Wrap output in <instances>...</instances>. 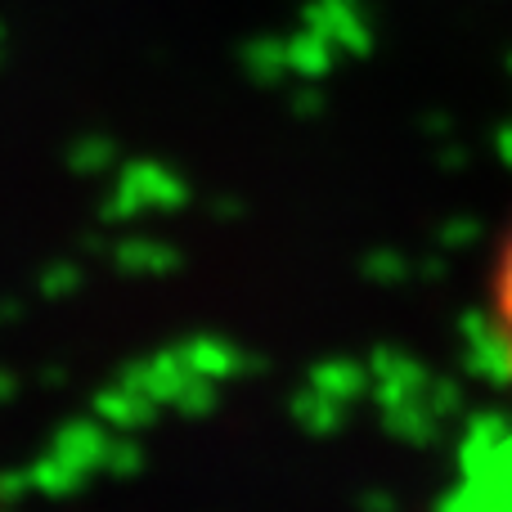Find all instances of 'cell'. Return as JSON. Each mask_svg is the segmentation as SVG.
I'll use <instances>...</instances> for the list:
<instances>
[{
  "label": "cell",
  "instance_id": "obj_3",
  "mask_svg": "<svg viewBox=\"0 0 512 512\" xmlns=\"http://www.w3.org/2000/svg\"><path fill=\"white\" fill-rule=\"evenodd\" d=\"M459 512H512V441L486 450L477 477L459 490Z\"/></svg>",
  "mask_w": 512,
  "mask_h": 512
},
{
  "label": "cell",
  "instance_id": "obj_1",
  "mask_svg": "<svg viewBox=\"0 0 512 512\" xmlns=\"http://www.w3.org/2000/svg\"><path fill=\"white\" fill-rule=\"evenodd\" d=\"M180 203V180L158 162H131L117 171L113 189H108L104 216H149L158 207Z\"/></svg>",
  "mask_w": 512,
  "mask_h": 512
},
{
  "label": "cell",
  "instance_id": "obj_4",
  "mask_svg": "<svg viewBox=\"0 0 512 512\" xmlns=\"http://www.w3.org/2000/svg\"><path fill=\"white\" fill-rule=\"evenodd\" d=\"M95 409H99V418H104V423L122 427V432H131V427L158 418V400H153L149 391H144L140 382L131 378V373H126L122 382H113V387H108L104 396L95 400Z\"/></svg>",
  "mask_w": 512,
  "mask_h": 512
},
{
  "label": "cell",
  "instance_id": "obj_6",
  "mask_svg": "<svg viewBox=\"0 0 512 512\" xmlns=\"http://www.w3.org/2000/svg\"><path fill=\"white\" fill-rule=\"evenodd\" d=\"M108 167H117V149L104 135H86V140L72 149V171H81V176H99V171H108Z\"/></svg>",
  "mask_w": 512,
  "mask_h": 512
},
{
  "label": "cell",
  "instance_id": "obj_5",
  "mask_svg": "<svg viewBox=\"0 0 512 512\" xmlns=\"http://www.w3.org/2000/svg\"><path fill=\"white\" fill-rule=\"evenodd\" d=\"M117 265L131 274H158L171 265V252L162 248L158 239H126L122 248H117Z\"/></svg>",
  "mask_w": 512,
  "mask_h": 512
},
{
  "label": "cell",
  "instance_id": "obj_7",
  "mask_svg": "<svg viewBox=\"0 0 512 512\" xmlns=\"http://www.w3.org/2000/svg\"><path fill=\"white\" fill-rule=\"evenodd\" d=\"M77 279L81 274L72 265H54V270H45V292H68V288H77Z\"/></svg>",
  "mask_w": 512,
  "mask_h": 512
},
{
  "label": "cell",
  "instance_id": "obj_2",
  "mask_svg": "<svg viewBox=\"0 0 512 512\" xmlns=\"http://www.w3.org/2000/svg\"><path fill=\"white\" fill-rule=\"evenodd\" d=\"M486 319H490V346H495L499 369L512 382V225L495 252L490 265V283H486Z\"/></svg>",
  "mask_w": 512,
  "mask_h": 512
}]
</instances>
